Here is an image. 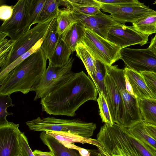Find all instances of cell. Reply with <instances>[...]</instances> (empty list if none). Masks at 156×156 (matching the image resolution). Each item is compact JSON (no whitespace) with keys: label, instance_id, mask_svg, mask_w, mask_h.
I'll use <instances>...</instances> for the list:
<instances>
[{"label":"cell","instance_id":"obj_36","mask_svg":"<svg viewBox=\"0 0 156 156\" xmlns=\"http://www.w3.org/2000/svg\"><path fill=\"white\" fill-rule=\"evenodd\" d=\"M143 76L147 86L156 99V73L143 72L140 73Z\"/></svg>","mask_w":156,"mask_h":156},{"label":"cell","instance_id":"obj_31","mask_svg":"<svg viewBox=\"0 0 156 156\" xmlns=\"http://www.w3.org/2000/svg\"><path fill=\"white\" fill-rule=\"evenodd\" d=\"M46 0H32L30 5L24 32L30 29L36 21Z\"/></svg>","mask_w":156,"mask_h":156},{"label":"cell","instance_id":"obj_27","mask_svg":"<svg viewBox=\"0 0 156 156\" xmlns=\"http://www.w3.org/2000/svg\"><path fill=\"white\" fill-rule=\"evenodd\" d=\"M145 125V122L142 120L128 129V130L135 137L148 145L156 151V140L147 132Z\"/></svg>","mask_w":156,"mask_h":156},{"label":"cell","instance_id":"obj_13","mask_svg":"<svg viewBox=\"0 0 156 156\" xmlns=\"http://www.w3.org/2000/svg\"><path fill=\"white\" fill-rule=\"evenodd\" d=\"M19 124L9 122L0 126V156H18L20 154L19 138L21 133Z\"/></svg>","mask_w":156,"mask_h":156},{"label":"cell","instance_id":"obj_44","mask_svg":"<svg viewBox=\"0 0 156 156\" xmlns=\"http://www.w3.org/2000/svg\"><path fill=\"white\" fill-rule=\"evenodd\" d=\"M148 48L156 55V33L154 37L152 39Z\"/></svg>","mask_w":156,"mask_h":156},{"label":"cell","instance_id":"obj_32","mask_svg":"<svg viewBox=\"0 0 156 156\" xmlns=\"http://www.w3.org/2000/svg\"><path fill=\"white\" fill-rule=\"evenodd\" d=\"M127 135L141 156H156V151L152 147L134 136L126 128Z\"/></svg>","mask_w":156,"mask_h":156},{"label":"cell","instance_id":"obj_17","mask_svg":"<svg viewBox=\"0 0 156 156\" xmlns=\"http://www.w3.org/2000/svg\"><path fill=\"white\" fill-rule=\"evenodd\" d=\"M40 138L54 156H81L77 150L66 147L54 137L47 134L45 132L41 133Z\"/></svg>","mask_w":156,"mask_h":156},{"label":"cell","instance_id":"obj_25","mask_svg":"<svg viewBox=\"0 0 156 156\" xmlns=\"http://www.w3.org/2000/svg\"><path fill=\"white\" fill-rule=\"evenodd\" d=\"M56 19L58 34L60 36L73 24L79 21L74 13L65 7L59 9Z\"/></svg>","mask_w":156,"mask_h":156},{"label":"cell","instance_id":"obj_5","mask_svg":"<svg viewBox=\"0 0 156 156\" xmlns=\"http://www.w3.org/2000/svg\"><path fill=\"white\" fill-rule=\"evenodd\" d=\"M74 60L71 57L67 64L61 67L54 66L49 62L41 78L31 89L35 93L34 101L45 97L67 80L73 73L71 69Z\"/></svg>","mask_w":156,"mask_h":156},{"label":"cell","instance_id":"obj_33","mask_svg":"<svg viewBox=\"0 0 156 156\" xmlns=\"http://www.w3.org/2000/svg\"><path fill=\"white\" fill-rule=\"evenodd\" d=\"M7 35L0 32V67L4 65L13 45L14 41L9 39Z\"/></svg>","mask_w":156,"mask_h":156},{"label":"cell","instance_id":"obj_37","mask_svg":"<svg viewBox=\"0 0 156 156\" xmlns=\"http://www.w3.org/2000/svg\"><path fill=\"white\" fill-rule=\"evenodd\" d=\"M19 142L21 156H35L29 145L27 139L23 133H21Z\"/></svg>","mask_w":156,"mask_h":156},{"label":"cell","instance_id":"obj_41","mask_svg":"<svg viewBox=\"0 0 156 156\" xmlns=\"http://www.w3.org/2000/svg\"><path fill=\"white\" fill-rule=\"evenodd\" d=\"M145 127L148 133L156 140V126L145 123Z\"/></svg>","mask_w":156,"mask_h":156},{"label":"cell","instance_id":"obj_10","mask_svg":"<svg viewBox=\"0 0 156 156\" xmlns=\"http://www.w3.org/2000/svg\"><path fill=\"white\" fill-rule=\"evenodd\" d=\"M120 59L126 67L138 73H156V55L148 48H125L120 51Z\"/></svg>","mask_w":156,"mask_h":156},{"label":"cell","instance_id":"obj_30","mask_svg":"<svg viewBox=\"0 0 156 156\" xmlns=\"http://www.w3.org/2000/svg\"><path fill=\"white\" fill-rule=\"evenodd\" d=\"M44 37L39 41L29 51L18 57L6 68L0 72V83H1L3 81L8 74L15 67L30 55L36 52L40 49L43 43Z\"/></svg>","mask_w":156,"mask_h":156},{"label":"cell","instance_id":"obj_3","mask_svg":"<svg viewBox=\"0 0 156 156\" xmlns=\"http://www.w3.org/2000/svg\"><path fill=\"white\" fill-rule=\"evenodd\" d=\"M126 129L115 123L101 127L97 139L110 156H141L129 139Z\"/></svg>","mask_w":156,"mask_h":156},{"label":"cell","instance_id":"obj_21","mask_svg":"<svg viewBox=\"0 0 156 156\" xmlns=\"http://www.w3.org/2000/svg\"><path fill=\"white\" fill-rule=\"evenodd\" d=\"M72 53L61 36H59L56 47L49 62L55 67L63 66L69 62Z\"/></svg>","mask_w":156,"mask_h":156},{"label":"cell","instance_id":"obj_7","mask_svg":"<svg viewBox=\"0 0 156 156\" xmlns=\"http://www.w3.org/2000/svg\"><path fill=\"white\" fill-rule=\"evenodd\" d=\"M81 41L96 60L108 67L120 59V47L87 28Z\"/></svg>","mask_w":156,"mask_h":156},{"label":"cell","instance_id":"obj_47","mask_svg":"<svg viewBox=\"0 0 156 156\" xmlns=\"http://www.w3.org/2000/svg\"><path fill=\"white\" fill-rule=\"evenodd\" d=\"M18 156H21V154H20Z\"/></svg>","mask_w":156,"mask_h":156},{"label":"cell","instance_id":"obj_28","mask_svg":"<svg viewBox=\"0 0 156 156\" xmlns=\"http://www.w3.org/2000/svg\"><path fill=\"white\" fill-rule=\"evenodd\" d=\"M132 25L136 30L142 34L150 35L156 33V14L140 19Z\"/></svg>","mask_w":156,"mask_h":156},{"label":"cell","instance_id":"obj_45","mask_svg":"<svg viewBox=\"0 0 156 156\" xmlns=\"http://www.w3.org/2000/svg\"><path fill=\"white\" fill-rule=\"evenodd\" d=\"M126 89L128 92L132 96L136 97L133 93L132 87L129 81L125 76Z\"/></svg>","mask_w":156,"mask_h":156},{"label":"cell","instance_id":"obj_16","mask_svg":"<svg viewBox=\"0 0 156 156\" xmlns=\"http://www.w3.org/2000/svg\"><path fill=\"white\" fill-rule=\"evenodd\" d=\"M125 76L131 86L135 96L138 99H153L155 98L147 86L142 75L126 67L124 69Z\"/></svg>","mask_w":156,"mask_h":156},{"label":"cell","instance_id":"obj_4","mask_svg":"<svg viewBox=\"0 0 156 156\" xmlns=\"http://www.w3.org/2000/svg\"><path fill=\"white\" fill-rule=\"evenodd\" d=\"M30 129L37 131H54L70 133L90 138L97 128L95 123L79 119H65L55 117H38L26 122Z\"/></svg>","mask_w":156,"mask_h":156},{"label":"cell","instance_id":"obj_19","mask_svg":"<svg viewBox=\"0 0 156 156\" xmlns=\"http://www.w3.org/2000/svg\"><path fill=\"white\" fill-rule=\"evenodd\" d=\"M85 27L79 21L73 24L61 37L72 52L76 51L77 45L81 42Z\"/></svg>","mask_w":156,"mask_h":156},{"label":"cell","instance_id":"obj_8","mask_svg":"<svg viewBox=\"0 0 156 156\" xmlns=\"http://www.w3.org/2000/svg\"><path fill=\"white\" fill-rule=\"evenodd\" d=\"M50 19L44 23L37 24L27 31L24 33L14 42L3 66L0 68L2 72L18 57L31 49L41 39L44 38L48 30Z\"/></svg>","mask_w":156,"mask_h":156},{"label":"cell","instance_id":"obj_12","mask_svg":"<svg viewBox=\"0 0 156 156\" xmlns=\"http://www.w3.org/2000/svg\"><path fill=\"white\" fill-rule=\"evenodd\" d=\"M149 36L140 33L133 26L118 23L110 30L107 40L122 49L133 45L145 44Z\"/></svg>","mask_w":156,"mask_h":156},{"label":"cell","instance_id":"obj_11","mask_svg":"<svg viewBox=\"0 0 156 156\" xmlns=\"http://www.w3.org/2000/svg\"><path fill=\"white\" fill-rule=\"evenodd\" d=\"M32 0H19L14 5L11 18L5 21L0 27V32L15 41L24 33L30 5Z\"/></svg>","mask_w":156,"mask_h":156},{"label":"cell","instance_id":"obj_1","mask_svg":"<svg viewBox=\"0 0 156 156\" xmlns=\"http://www.w3.org/2000/svg\"><path fill=\"white\" fill-rule=\"evenodd\" d=\"M98 93L93 82L83 71L73 72L62 86L41 99L42 110L49 115L74 116L85 102L96 101Z\"/></svg>","mask_w":156,"mask_h":156},{"label":"cell","instance_id":"obj_2","mask_svg":"<svg viewBox=\"0 0 156 156\" xmlns=\"http://www.w3.org/2000/svg\"><path fill=\"white\" fill-rule=\"evenodd\" d=\"M47 59L42 49L15 67L0 83V95L16 92L27 94L41 78L46 69Z\"/></svg>","mask_w":156,"mask_h":156},{"label":"cell","instance_id":"obj_20","mask_svg":"<svg viewBox=\"0 0 156 156\" xmlns=\"http://www.w3.org/2000/svg\"><path fill=\"white\" fill-rule=\"evenodd\" d=\"M59 36L58 32L57 19L54 18L50 22L48 30L41 47L48 60H50L52 55Z\"/></svg>","mask_w":156,"mask_h":156},{"label":"cell","instance_id":"obj_23","mask_svg":"<svg viewBox=\"0 0 156 156\" xmlns=\"http://www.w3.org/2000/svg\"><path fill=\"white\" fill-rule=\"evenodd\" d=\"M142 120L146 123L156 126V100L137 99Z\"/></svg>","mask_w":156,"mask_h":156},{"label":"cell","instance_id":"obj_18","mask_svg":"<svg viewBox=\"0 0 156 156\" xmlns=\"http://www.w3.org/2000/svg\"><path fill=\"white\" fill-rule=\"evenodd\" d=\"M45 132L47 134L54 137L64 146L68 144L80 143L103 148V145L97 139L84 137L70 133L62 132L48 131Z\"/></svg>","mask_w":156,"mask_h":156},{"label":"cell","instance_id":"obj_34","mask_svg":"<svg viewBox=\"0 0 156 156\" xmlns=\"http://www.w3.org/2000/svg\"><path fill=\"white\" fill-rule=\"evenodd\" d=\"M14 106L10 95H0V126L9 123V122L7 120L6 117L9 115H13V113L8 112L7 109L9 107Z\"/></svg>","mask_w":156,"mask_h":156},{"label":"cell","instance_id":"obj_9","mask_svg":"<svg viewBox=\"0 0 156 156\" xmlns=\"http://www.w3.org/2000/svg\"><path fill=\"white\" fill-rule=\"evenodd\" d=\"M101 4L102 11L109 13L116 22L122 24L133 23L143 18L156 14V11L137 0L119 5Z\"/></svg>","mask_w":156,"mask_h":156},{"label":"cell","instance_id":"obj_29","mask_svg":"<svg viewBox=\"0 0 156 156\" xmlns=\"http://www.w3.org/2000/svg\"><path fill=\"white\" fill-rule=\"evenodd\" d=\"M76 51V55L83 62L88 76H91L95 70L96 59L82 42L77 45Z\"/></svg>","mask_w":156,"mask_h":156},{"label":"cell","instance_id":"obj_24","mask_svg":"<svg viewBox=\"0 0 156 156\" xmlns=\"http://www.w3.org/2000/svg\"><path fill=\"white\" fill-rule=\"evenodd\" d=\"M107 70V66L101 62L96 60L95 71L91 76L88 75L93 82L98 93L99 94L102 93L107 101V94L105 78Z\"/></svg>","mask_w":156,"mask_h":156},{"label":"cell","instance_id":"obj_15","mask_svg":"<svg viewBox=\"0 0 156 156\" xmlns=\"http://www.w3.org/2000/svg\"><path fill=\"white\" fill-rule=\"evenodd\" d=\"M73 12L86 28L106 39L111 28L118 23L110 15H107L101 11L95 15L91 16Z\"/></svg>","mask_w":156,"mask_h":156},{"label":"cell","instance_id":"obj_26","mask_svg":"<svg viewBox=\"0 0 156 156\" xmlns=\"http://www.w3.org/2000/svg\"><path fill=\"white\" fill-rule=\"evenodd\" d=\"M61 6V0H46L36 21V23L45 22L56 18Z\"/></svg>","mask_w":156,"mask_h":156},{"label":"cell","instance_id":"obj_43","mask_svg":"<svg viewBox=\"0 0 156 156\" xmlns=\"http://www.w3.org/2000/svg\"><path fill=\"white\" fill-rule=\"evenodd\" d=\"M33 153L35 156H54L53 153L51 151L44 152L35 150L33 151Z\"/></svg>","mask_w":156,"mask_h":156},{"label":"cell","instance_id":"obj_46","mask_svg":"<svg viewBox=\"0 0 156 156\" xmlns=\"http://www.w3.org/2000/svg\"><path fill=\"white\" fill-rule=\"evenodd\" d=\"M155 3H156V1H155L154 2V4H155Z\"/></svg>","mask_w":156,"mask_h":156},{"label":"cell","instance_id":"obj_39","mask_svg":"<svg viewBox=\"0 0 156 156\" xmlns=\"http://www.w3.org/2000/svg\"><path fill=\"white\" fill-rule=\"evenodd\" d=\"M101 4L111 5H119L131 3L136 0H96Z\"/></svg>","mask_w":156,"mask_h":156},{"label":"cell","instance_id":"obj_35","mask_svg":"<svg viewBox=\"0 0 156 156\" xmlns=\"http://www.w3.org/2000/svg\"><path fill=\"white\" fill-rule=\"evenodd\" d=\"M97 101L99 109V115L102 121L108 125H112L114 123L111 116L107 101L102 93L99 94Z\"/></svg>","mask_w":156,"mask_h":156},{"label":"cell","instance_id":"obj_38","mask_svg":"<svg viewBox=\"0 0 156 156\" xmlns=\"http://www.w3.org/2000/svg\"><path fill=\"white\" fill-rule=\"evenodd\" d=\"M14 5H2L0 7V19L4 21L7 20L11 17Z\"/></svg>","mask_w":156,"mask_h":156},{"label":"cell","instance_id":"obj_22","mask_svg":"<svg viewBox=\"0 0 156 156\" xmlns=\"http://www.w3.org/2000/svg\"><path fill=\"white\" fill-rule=\"evenodd\" d=\"M69 0L73 12L91 16L101 12V4L96 0Z\"/></svg>","mask_w":156,"mask_h":156},{"label":"cell","instance_id":"obj_14","mask_svg":"<svg viewBox=\"0 0 156 156\" xmlns=\"http://www.w3.org/2000/svg\"><path fill=\"white\" fill-rule=\"evenodd\" d=\"M107 103L113 123L123 125L125 109L121 94L114 80L107 72L105 78Z\"/></svg>","mask_w":156,"mask_h":156},{"label":"cell","instance_id":"obj_40","mask_svg":"<svg viewBox=\"0 0 156 156\" xmlns=\"http://www.w3.org/2000/svg\"><path fill=\"white\" fill-rule=\"evenodd\" d=\"M97 150H89L91 156H110L103 147H97Z\"/></svg>","mask_w":156,"mask_h":156},{"label":"cell","instance_id":"obj_42","mask_svg":"<svg viewBox=\"0 0 156 156\" xmlns=\"http://www.w3.org/2000/svg\"><path fill=\"white\" fill-rule=\"evenodd\" d=\"M73 149L77 150L81 156H90L89 150L79 147L74 144Z\"/></svg>","mask_w":156,"mask_h":156},{"label":"cell","instance_id":"obj_6","mask_svg":"<svg viewBox=\"0 0 156 156\" xmlns=\"http://www.w3.org/2000/svg\"><path fill=\"white\" fill-rule=\"evenodd\" d=\"M107 72L116 84L123 103L125 117L122 126L129 129L142 120L137 99L126 89L124 69L112 65L107 67Z\"/></svg>","mask_w":156,"mask_h":156}]
</instances>
